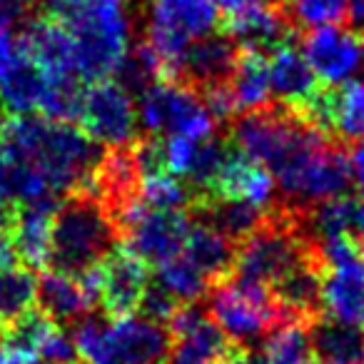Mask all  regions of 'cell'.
Instances as JSON below:
<instances>
[{"instance_id":"cell-7","label":"cell","mask_w":364,"mask_h":364,"mask_svg":"<svg viewBox=\"0 0 364 364\" xmlns=\"http://www.w3.org/2000/svg\"><path fill=\"white\" fill-rule=\"evenodd\" d=\"M137 120L150 135L170 137L185 135L195 140L215 137L218 117L210 110L208 100L193 85L177 80H157L142 90L137 102Z\"/></svg>"},{"instance_id":"cell-9","label":"cell","mask_w":364,"mask_h":364,"mask_svg":"<svg viewBox=\"0 0 364 364\" xmlns=\"http://www.w3.org/2000/svg\"><path fill=\"white\" fill-rule=\"evenodd\" d=\"M272 175L277 180V190L287 200L297 205H319L344 195L352 182V165L339 147L319 140Z\"/></svg>"},{"instance_id":"cell-24","label":"cell","mask_w":364,"mask_h":364,"mask_svg":"<svg viewBox=\"0 0 364 364\" xmlns=\"http://www.w3.org/2000/svg\"><path fill=\"white\" fill-rule=\"evenodd\" d=\"M307 232L317 240H362L364 237V200L337 195L332 200H324L312 205L307 215Z\"/></svg>"},{"instance_id":"cell-15","label":"cell","mask_w":364,"mask_h":364,"mask_svg":"<svg viewBox=\"0 0 364 364\" xmlns=\"http://www.w3.org/2000/svg\"><path fill=\"white\" fill-rule=\"evenodd\" d=\"M170 322L172 337L165 364H225L232 359L230 339L208 312L188 304L177 309Z\"/></svg>"},{"instance_id":"cell-27","label":"cell","mask_w":364,"mask_h":364,"mask_svg":"<svg viewBox=\"0 0 364 364\" xmlns=\"http://www.w3.org/2000/svg\"><path fill=\"white\" fill-rule=\"evenodd\" d=\"M312 334V352L319 364H364V332L354 324L319 322Z\"/></svg>"},{"instance_id":"cell-46","label":"cell","mask_w":364,"mask_h":364,"mask_svg":"<svg viewBox=\"0 0 364 364\" xmlns=\"http://www.w3.org/2000/svg\"><path fill=\"white\" fill-rule=\"evenodd\" d=\"M3 110H6V107H3V102H0V125L6 122V117H3Z\"/></svg>"},{"instance_id":"cell-39","label":"cell","mask_w":364,"mask_h":364,"mask_svg":"<svg viewBox=\"0 0 364 364\" xmlns=\"http://www.w3.org/2000/svg\"><path fill=\"white\" fill-rule=\"evenodd\" d=\"M215 6L220 11V18H225L228 23H235L272 6V0H215Z\"/></svg>"},{"instance_id":"cell-43","label":"cell","mask_w":364,"mask_h":364,"mask_svg":"<svg viewBox=\"0 0 364 364\" xmlns=\"http://www.w3.org/2000/svg\"><path fill=\"white\" fill-rule=\"evenodd\" d=\"M13 200L11 195V160H8L6 150L0 147V203Z\"/></svg>"},{"instance_id":"cell-20","label":"cell","mask_w":364,"mask_h":364,"mask_svg":"<svg viewBox=\"0 0 364 364\" xmlns=\"http://www.w3.org/2000/svg\"><path fill=\"white\" fill-rule=\"evenodd\" d=\"M55 208L58 205H21V210L13 215L11 242L28 267H43L50 262Z\"/></svg>"},{"instance_id":"cell-2","label":"cell","mask_w":364,"mask_h":364,"mask_svg":"<svg viewBox=\"0 0 364 364\" xmlns=\"http://www.w3.org/2000/svg\"><path fill=\"white\" fill-rule=\"evenodd\" d=\"M58 23L68 28L80 80H107L125 60L132 41L127 0H70Z\"/></svg>"},{"instance_id":"cell-3","label":"cell","mask_w":364,"mask_h":364,"mask_svg":"<svg viewBox=\"0 0 364 364\" xmlns=\"http://www.w3.org/2000/svg\"><path fill=\"white\" fill-rule=\"evenodd\" d=\"M73 342L82 364H160L170 352V332L145 314L82 317Z\"/></svg>"},{"instance_id":"cell-38","label":"cell","mask_w":364,"mask_h":364,"mask_svg":"<svg viewBox=\"0 0 364 364\" xmlns=\"http://www.w3.org/2000/svg\"><path fill=\"white\" fill-rule=\"evenodd\" d=\"M77 349L73 337H68L63 329H53L41 349V364H75Z\"/></svg>"},{"instance_id":"cell-45","label":"cell","mask_w":364,"mask_h":364,"mask_svg":"<svg viewBox=\"0 0 364 364\" xmlns=\"http://www.w3.org/2000/svg\"><path fill=\"white\" fill-rule=\"evenodd\" d=\"M235 364H257V362H255V357H250V359H237Z\"/></svg>"},{"instance_id":"cell-47","label":"cell","mask_w":364,"mask_h":364,"mask_svg":"<svg viewBox=\"0 0 364 364\" xmlns=\"http://www.w3.org/2000/svg\"><path fill=\"white\" fill-rule=\"evenodd\" d=\"M235 362H237V359H235V357H232V359H230V362H225V364H235Z\"/></svg>"},{"instance_id":"cell-8","label":"cell","mask_w":364,"mask_h":364,"mask_svg":"<svg viewBox=\"0 0 364 364\" xmlns=\"http://www.w3.org/2000/svg\"><path fill=\"white\" fill-rule=\"evenodd\" d=\"M210 317L223 334L240 347L262 342L277 324L287 322V312L267 287L250 284L235 277L223 282L210 297Z\"/></svg>"},{"instance_id":"cell-37","label":"cell","mask_w":364,"mask_h":364,"mask_svg":"<svg viewBox=\"0 0 364 364\" xmlns=\"http://www.w3.org/2000/svg\"><path fill=\"white\" fill-rule=\"evenodd\" d=\"M349 0H289L287 11L292 21L302 28L339 26L347 18Z\"/></svg>"},{"instance_id":"cell-31","label":"cell","mask_w":364,"mask_h":364,"mask_svg":"<svg viewBox=\"0 0 364 364\" xmlns=\"http://www.w3.org/2000/svg\"><path fill=\"white\" fill-rule=\"evenodd\" d=\"M38 302V279L28 267L6 264L0 267V327L33 312Z\"/></svg>"},{"instance_id":"cell-18","label":"cell","mask_w":364,"mask_h":364,"mask_svg":"<svg viewBox=\"0 0 364 364\" xmlns=\"http://www.w3.org/2000/svg\"><path fill=\"white\" fill-rule=\"evenodd\" d=\"M38 302L53 322H80L97 302L95 267L85 274L60 272L53 267L38 279Z\"/></svg>"},{"instance_id":"cell-33","label":"cell","mask_w":364,"mask_h":364,"mask_svg":"<svg viewBox=\"0 0 364 364\" xmlns=\"http://www.w3.org/2000/svg\"><path fill=\"white\" fill-rule=\"evenodd\" d=\"M210 279L190 262L185 255H175V257L165 259L162 264H157L155 272V287L162 289L170 299H175L177 304L188 302L193 304L195 299H200L208 289Z\"/></svg>"},{"instance_id":"cell-25","label":"cell","mask_w":364,"mask_h":364,"mask_svg":"<svg viewBox=\"0 0 364 364\" xmlns=\"http://www.w3.org/2000/svg\"><path fill=\"white\" fill-rule=\"evenodd\" d=\"M182 255L213 282L223 277L235 262L232 240L225 232H220L213 223H193L190 235L185 240Z\"/></svg>"},{"instance_id":"cell-30","label":"cell","mask_w":364,"mask_h":364,"mask_svg":"<svg viewBox=\"0 0 364 364\" xmlns=\"http://www.w3.org/2000/svg\"><path fill=\"white\" fill-rule=\"evenodd\" d=\"M319 287H322V274L317 264L312 259H304L274 284V297L289 319H304L319 304Z\"/></svg>"},{"instance_id":"cell-34","label":"cell","mask_w":364,"mask_h":364,"mask_svg":"<svg viewBox=\"0 0 364 364\" xmlns=\"http://www.w3.org/2000/svg\"><path fill=\"white\" fill-rule=\"evenodd\" d=\"M220 232H225L230 240H245L262 228L267 223V213L247 203H237V200H225L218 198L210 203V220Z\"/></svg>"},{"instance_id":"cell-40","label":"cell","mask_w":364,"mask_h":364,"mask_svg":"<svg viewBox=\"0 0 364 364\" xmlns=\"http://www.w3.org/2000/svg\"><path fill=\"white\" fill-rule=\"evenodd\" d=\"M28 0H0V36H11L26 21Z\"/></svg>"},{"instance_id":"cell-19","label":"cell","mask_w":364,"mask_h":364,"mask_svg":"<svg viewBox=\"0 0 364 364\" xmlns=\"http://www.w3.org/2000/svg\"><path fill=\"white\" fill-rule=\"evenodd\" d=\"M213 193L215 198L237 200V203L255 205L262 213H269V208L277 203V180L264 165L235 150L230 152L228 162L220 170Z\"/></svg>"},{"instance_id":"cell-6","label":"cell","mask_w":364,"mask_h":364,"mask_svg":"<svg viewBox=\"0 0 364 364\" xmlns=\"http://www.w3.org/2000/svg\"><path fill=\"white\" fill-rule=\"evenodd\" d=\"M324 132L309 125L304 117L289 110H255L245 112L235 122L232 140L237 152L277 172L284 162L319 142Z\"/></svg>"},{"instance_id":"cell-35","label":"cell","mask_w":364,"mask_h":364,"mask_svg":"<svg viewBox=\"0 0 364 364\" xmlns=\"http://www.w3.org/2000/svg\"><path fill=\"white\" fill-rule=\"evenodd\" d=\"M137 200L152 210H182L190 200V190L180 177L160 170L140 177Z\"/></svg>"},{"instance_id":"cell-14","label":"cell","mask_w":364,"mask_h":364,"mask_svg":"<svg viewBox=\"0 0 364 364\" xmlns=\"http://www.w3.org/2000/svg\"><path fill=\"white\" fill-rule=\"evenodd\" d=\"M302 55L319 80L329 87H342L357 80L364 68V43L354 28L324 26L304 36Z\"/></svg>"},{"instance_id":"cell-21","label":"cell","mask_w":364,"mask_h":364,"mask_svg":"<svg viewBox=\"0 0 364 364\" xmlns=\"http://www.w3.org/2000/svg\"><path fill=\"white\" fill-rule=\"evenodd\" d=\"M267 63H269L272 95H277L294 112L302 110L309 102V97L317 92V75L309 68L302 50H297L289 43H282L279 48H274L272 58Z\"/></svg>"},{"instance_id":"cell-4","label":"cell","mask_w":364,"mask_h":364,"mask_svg":"<svg viewBox=\"0 0 364 364\" xmlns=\"http://www.w3.org/2000/svg\"><path fill=\"white\" fill-rule=\"evenodd\" d=\"M115 240L110 210L97 198H75L55 213L50 262L60 272L85 274L107 257Z\"/></svg>"},{"instance_id":"cell-44","label":"cell","mask_w":364,"mask_h":364,"mask_svg":"<svg viewBox=\"0 0 364 364\" xmlns=\"http://www.w3.org/2000/svg\"><path fill=\"white\" fill-rule=\"evenodd\" d=\"M347 18L357 33H364V0H349Z\"/></svg>"},{"instance_id":"cell-29","label":"cell","mask_w":364,"mask_h":364,"mask_svg":"<svg viewBox=\"0 0 364 364\" xmlns=\"http://www.w3.org/2000/svg\"><path fill=\"white\" fill-rule=\"evenodd\" d=\"M312 334L302 319H287L264 337L257 364H312Z\"/></svg>"},{"instance_id":"cell-10","label":"cell","mask_w":364,"mask_h":364,"mask_svg":"<svg viewBox=\"0 0 364 364\" xmlns=\"http://www.w3.org/2000/svg\"><path fill=\"white\" fill-rule=\"evenodd\" d=\"M319 262L324 267L319 307L327 319L364 324V257L354 240H319Z\"/></svg>"},{"instance_id":"cell-23","label":"cell","mask_w":364,"mask_h":364,"mask_svg":"<svg viewBox=\"0 0 364 364\" xmlns=\"http://www.w3.org/2000/svg\"><path fill=\"white\" fill-rule=\"evenodd\" d=\"M228 92L232 97L235 112H255L264 110L272 97V82H269V63L262 53L242 50L228 77Z\"/></svg>"},{"instance_id":"cell-13","label":"cell","mask_w":364,"mask_h":364,"mask_svg":"<svg viewBox=\"0 0 364 364\" xmlns=\"http://www.w3.org/2000/svg\"><path fill=\"white\" fill-rule=\"evenodd\" d=\"M77 120L82 125L80 130L95 145H105L110 150L127 147L140 130L132 92L117 80H97L82 90Z\"/></svg>"},{"instance_id":"cell-12","label":"cell","mask_w":364,"mask_h":364,"mask_svg":"<svg viewBox=\"0 0 364 364\" xmlns=\"http://www.w3.org/2000/svg\"><path fill=\"white\" fill-rule=\"evenodd\" d=\"M117 225L122 228L127 247L142 262L162 264L185 247L193 220L185 210H152L137 198H130L115 210Z\"/></svg>"},{"instance_id":"cell-1","label":"cell","mask_w":364,"mask_h":364,"mask_svg":"<svg viewBox=\"0 0 364 364\" xmlns=\"http://www.w3.org/2000/svg\"><path fill=\"white\" fill-rule=\"evenodd\" d=\"M0 147L41 175L58 198L92 188L100 165V150L80 127L43 115L6 120L0 125Z\"/></svg>"},{"instance_id":"cell-32","label":"cell","mask_w":364,"mask_h":364,"mask_svg":"<svg viewBox=\"0 0 364 364\" xmlns=\"http://www.w3.org/2000/svg\"><path fill=\"white\" fill-rule=\"evenodd\" d=\"M329 132L344 140H364V80L329 87Z\"/></svg>"},{"instance_id":"cell-11","label":"cell","mask_w":364,"mask_h":364,"mask_svg":"<svg viewBox=\"0 0 364 364\" xmlns=\"http://www.w3.org/2000/svg\"><path fill=\"white\" fill-rule=\"evenodd\" d=\"M304 259H309V250L297 230L289 223H264L242 240L232 267L237 279L269 289Z\"/></svg>"},{"instance_id":"cell-26","label":"cell","mask_w":364,"mask_h":364,"mask_svg":"<svg viewBox=\"0 0 364 364\" xmlns=\"http://www.w3.org/2000/svg\"><path fill=\"white\" fill-rule=\"evenodd\" d=\"M137 185H140V172H137L135 155L127 147L110 150L107 157H100L92 188L100 195L97 200L105 208L110 205V210L115 213L122 203H127L137 193Z\"/></svg>"},{"instance_id":"cell-28","label":"cell","mask_w":364,"mask_h":364,"mask_svg":"<svg viewBox=\"0 0 364 364\" xmlns=\"http://www.w3.org/2000/svg\"><path fill=\"white\" fill-rule=\"evenodd\" d=\"M287 18L274 6H267L242 21L228 23V33L242 50H274L282 43H287Z\"/></svg>"},{"instance_id":"cell-36","label":"cell","mask_w":364,"mask_h":364,"mask_svg":"<svg viewBox=\"0 0 364 364\" xmlns=\"http://www.w3.org/2000/svg\"><path fill=\"white\" fill-rule=\"evenodd\" d=\"M162 75H165V65H162V60L155 55V50H152L147 43H142V46H137V48H130L125 60L120 63V68H117V73H115L117 82L125 85L130 92L147 90V87L155 85Z\"/></svg>"},{"instance_id":"cell-22","label":"cell","mask_w":364,"mask_h":364,"mask_svg":"<svg viewBox=\"0 0 364 364\" xmlns=\"http://www.w3.org/2000/svg\"><path fill=\"white\" fill-rule=\"evenodd\" d=\"M237 63V48L235 41L220 36H210L205 41L195 43L185 58L177 65L175 75L188 77V80L198 82V85L213 87L225 82L232 75V68Z\"/></svg>"},{"instance_id":"cell-41","label":"cell","mask_w":364,"mask_h":364,"mask_svg":"<svg viewBox=\"0 0 364 364\" xmlns=\"http://www.w3.org/2000/svg\"><path fill=\"white\" fill-rule=\"evenodd\" d=\"M11 223H13V215L6 210V203H0V267H6V264H13V242H11Z\"/></svg>"},{"instance_id":"cell-42","label":"cell","mask_w":364,"mask_h":364,"mask_svg":"<svg viewBox=\"0 0 364 364\" xmlns=\"http://www.w3.org/2000/svg\"><path fill=\"white\" fill-rule=\"evenodd\" d=\"M349 165H352V182L357 188L359 198L364 200V140L357 142L352 157H349Z\"/></svg>"},{"instance_id":"cell-16","label":"cell","mask_w":364,"mask_h":364,"mask_svg":"<svg viewBox=\"0 0 364 364\" xmlns=\"http://www.w3.org/2000/svg\"><path fill=\"white\" fill-rule=\"evenodd\" d=\"M130 247L110 250L107 257L95 267L97 302L112 314H132L140 309V302L150 287V272Z\"/></svg>"},{"instance_id":"cell-17","label":"cell","mask_w":364,"mask_h":364,"mask_svg":"<svg viewBox=\"0 0 364 364\" xmlns=\"http://www.w3.org/2000/svg\"><path fill=\"white\" fill-rule=\"evenodd\" d=\"M21 41L26 46L31 60L43 70V75L58 85H80L77 73L75 43L63 23L58 21H36L21 33Z\"/></svg>"},{"instance_id":"cell-48","label":"cell","mask_w":364,"mask_h":364,"mask_svg":"<svg viewBox=\"0 0 364 364\" xmlns=\"http://www.w3.org/2000/svg\"><path fill=\"white\" fill-rule=\"evenodd\" d=\"M362 245H364V237H362ZM362 257H364V252H362Z\"/></svg>"},{"instance_id":"cell-5","label":"cell","mask_w":364,"mask_h":364,"mask_svg":"<svg viewBox=\"0 0 364 364\" xmlns=\"http://www.w3.org/2000/svg\"><path fill=\"white\" fill-rule=\"evenodd\" d=\"M220 11L215 0H147L145 43L162 60L165 73L177 65L195 43L215 36Z\"/></svg>"}]
</instances>
